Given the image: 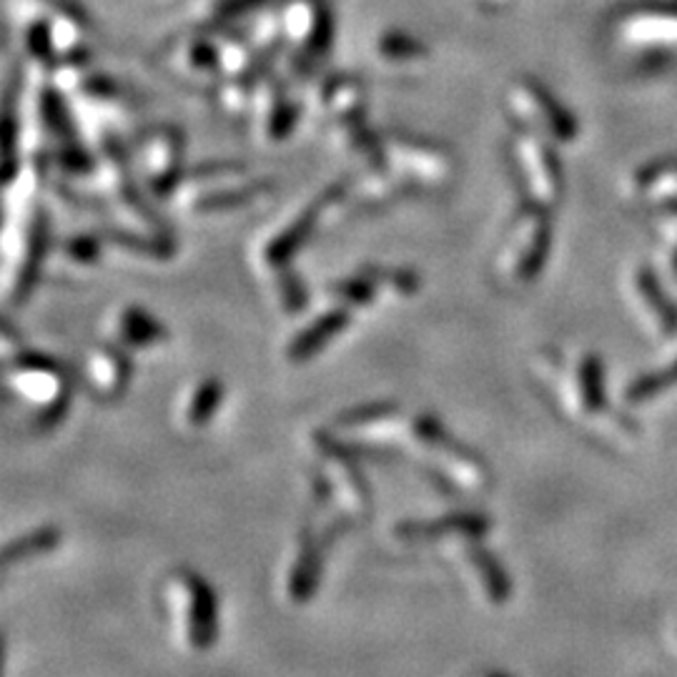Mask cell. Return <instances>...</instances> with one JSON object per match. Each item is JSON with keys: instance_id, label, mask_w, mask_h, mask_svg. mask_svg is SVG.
I'll return each mask as SVG.
<instances>
[{"instance_id": "obj_19", "label": "cell", "mask_w": 677, "mask_h": 677, "mask_svg": "<svg viewBox=\"0 0 677 677\" xmlns=\"http://www.w3.org/2000/svg\"><path fill=\"white\" fill-rule=\"evenodd\" d=\"M106 338L128 354L153 352L169 342L167 327L138 304H121L106 317Z\"/></svg>"}, {"instance_id": "obj_32", "label": "cell", "mask_w": 677, "mask_h": 677, "mask_svg": "<svg viewBox=\"0 0 677 677\" xmlns=\"http://www.w3.org/2000/svg\"><path fill=\"white\" fill-rule=\"evenodd\" d=\"M472 677H507V675H502V673H477Z\"/></svg>"}, {"instance_id": "obj_27", "label": "cell", "mask_w": 677, "mask_h": 677, "mask_svg": "<svg viewBox=\"0 0 677 677\" xmlns=\"http://www.w3.org/2000/svg\"><path fill=\"white\" fill-rule=\"evenodd\" d=\"M382 299H384L382 284H379L374 267L359 269L349 276L336 279V282L329 284L324 288V294H321V301L349 311L352 317L359 311H367L371 307H377V304Z\"/></svg>"}, {"instance_id": "obj_3", "label": "cell", "mask_w": 677, "mask_h": 677, "mask_svg": "<svg viewBox=\"0 0 677 677\" xmlns=\"http://www.w3.org/2000/svg\"><path fill=\"white\" fill-rule=\"evenodd\" d=\"M274 194L267 179H249L244 167L231 161H211L184 173L171 201L188 217H226Z\"/></svg>"}, {"instance_id": "obj_17", "label": "cell", "mask_w": 677, "mask_h": 677, "mask_svg": "<svg viewBox=\"0 0 677 677\" xmlns=\"http://www.w3.org/2000/svg\"><path fill=\"white\" fill-rule=\"evenodd\" d=\"M249 119L259 144L279 146L284 144L296 128L299 109H296V103L288 98L286 86L282 81L261 76L254 94Z\"/></svg>"}, {"instance_id": "obj_26", "label": "cell", "mask_w": 677, "mask_h": 677, "mask_svg": "<svg viewBox=\"0 0 677 677\" xmlns=\"http://www.w3.org/2000/svg\"><path fill=\"white\" fill-rule=\"evenodd\" d=\"M371 58L382 69L417 71L429 61V48L407 30L384 28L371 40Z\"/></svg>"}, {"instance_id": "obj_11", "label": "cell", "mask_w": 677, "mask_h": 677, "mask_svg": "<svg viewBox=\"0 0 677 677\" xmlns=\"http://www.w3.org/2000/svg\"><path fill=\"white\" fill-rule=\"evenodd\" d=\"M184 134L176 126H156L141 136L136 146L134 167L144 192L171 198L184 179Z\"/></svg>"}, {"instance_id": "obj_25", "label": "cell", "mask_w": 677, "mask_h": 677, "mask_svg": "<svg viewBox=\"0 0 677 677\" xmlns=\"http://www.w3.org/2000/svg\"><path fill=\"white\" fill-rule=\"evenodd\" d=\"M467 527H490V519L477 512H452V515L434 519H415V522H402L394 527V537L407 547H434L444 537L467 530Z\"/></svg>"}, {"instance_id": "obj_14", "label": "cell", "mask_w": 677, "mask_h": 677, "mask_svg": "<svg viewBox=\"0 0 677 677\" xmlns=\"http://www.w3.org/2000/svg\"><path fill=\"white\" fill-rule=\"evenodd\" d=\"M276 8L288 53L319 63L334 38V15L327 0H279Z\"/></svg>"}, {"instance_id": "obj_7", "label": "cell", "mask_w": 677, "mask_h": 677, "mask_svg": "<svg viewBox=\"0 0 677 677\" xmlns=\"http://www.w3.org/2000/svg\"><path fill=\"white\" fill-rule=\"evenodd\" d=\"M309 452L313 467L324 477L329 494H332L334 515L346 527L365 522L371 515V487L354 452L346 450L334 434L319 432V429L309 434Z\"/></svg>"}, {"instance_id": "obj_31", "label": "cell", "mask_w": 677, "mask_h": 677, "mask_svg": "<svg viewBox=\"0 0 677 677\" xmlns=\"http://www.w3.org/2000/svg\"><path fill=\"white\" fill-rule=\"evenodd\" d=\"M477 3L487 8H502L505 3H509V0H477Z\"/></svg>"}, {"instance_id": "obj_12", "label": "cell", "mask_w": 677, "mask_h": 677, "mask_svg": "<svg viewBox=\"0 0 677 677\" xmlns=\"http://www.w3.org/2000/svg\"><path fill=\"white\" fill-rule=\"evenodd\" d=\"M507 109L522 131L552 144H569L577 136L575 119L559 106L547 88L532 78H517L507 88Z\"/></svg>"}, {"instance_id": "obj_8", "label": "cell", "mask_w": 677, "mask_h": 677, "mask_svg": "<svg viewBox=\"0 0 677 677\" xmlns=\"http://www.w3.org/2000/svg\"><path fill=\"white\" fill-rule=\"evenodd\" d=\"M550 242V221L544 217L542 206L534 204L532 209L519 211L509 221L505 238H502L497 249V259H494V271H497L502 284H532L544 269V261H547Z\"/></svg>"}, {"instance_id": "obj_5", "label": "cell", "mask_w": 677, "mask_h": 677, "mask_svg": "<svg viewBox=\"0 0 677 677\" xmlns=\"http://www.w3.org/2000/svg\"><path fill=\"white\" fill-rule=\"evenodd\" d=\"M5 386L38 427H53L71 402V379L51 357L26 346L5 354Z\"/></svg>"}, {"instance_id": "obj_22", "label": "cell", "mask_w": 677, "mask_h": 677, "mask_svg": "<svg viewBox=\"0 0 677 677\" xmlns=\"http://www.w3.org/2000/svg\"><path fill=\"white\" fill-rule=\"evenodd\" d=\"M224 384L217 377H196L192 382L184 384L173 402V422L184 432H198V429L209 427V422L217 417L221 404H224Z\"/></svg>"}, {"instance_id": "obj_15", "label": "cell", "mask_w": 677, "mask_h": 677, "mask_svg": "<svg viewBox=\"0 0 677 677\" xmlns=\"http://www.w3.org/2000/svg\"><path fill=\"white\" fill-rule=\"evenodd\" d=\"M512 156H515L517 173L522 179L525 192L530 194L532 201L542 209H552L563 198V171H559L557 156L552 153L550 144L544 138L522 131L512 141Z\"/></svg>"}, {"instance_id": "obj_2", "label": "cell", "mask_w": 677, "mask_h": 677, "mask_svg": "<svg viewBox=\"0 0 677 677\" xmlns=\"http://www.w3.org/2000/svg\"><path fill=\"white\" fill-rule=\"evenodd\" d=\"M344 192L346 184L329 186L309 201L292 206L282 217L271 219L251 242V267L263 282L274 307L288 317L307 307V288L294 271L296 254L304 249V244L321 226V221L336 217V209H342Z\"/></svg>"}, {"instance_id": "obj_16", "label": "cell", "mask_w": 677, "mask_h": 677, "mask_svg": "<svg viewBox=\"0 0 677 677\" xmlns=\"http://www.w3.org/2000/svg\"><path fill=\"white\" fill-rule=\"evenodd\" d=\"M167 63L179 78L198 88H219L224 81L219 44L213 33L192 30L176 38L167 51Z\"/></svg>"}, {"instance_id": "obj_1", "label": "cell", "mask_w": 677, "mask_h": 677, "mask_svg": "<svg viewBox=\"0 0 677 677\" xmlns=\"http://www.w3.org/2000/svg\"><path fill=\"white\" fill-rule=\"evenodd\" d=\"M342 434L382 444L417 457L454 490L484 492L492 482L490 465L472 447L459 442L447 427L427 411H402L394 404H365L336 419Z\"/></svg>"}, {"instance_id": "obj_13", "label": "cell", "mask_w": 677, "mask_h": 677, "mask_svg": "<svg viewBox=\"0 0 677 677\" xmlns=\"http://www.w3.org/2000/svg\"><path fill=\"white\" fill-rule=\"evenodd\" d=\"M329 544L332 542L327 540L324 532L311 522L304 525L294 542L288 544L282 569H279V594L286 605H307L317 594Z\"/></svg>"}, {"instance_id": "obj_4", "label": "cell", "mask_w": 677, "mask_h": 677, "mask_svg": "<svg viewBox=\"0 0 677 677\" xmlns=\"http://www.w3.org/2000/svg\"><path fill=\"white\" fill-rule=\"evenodd\" d=\"M161 602L179 650L198 655L213 648L219 638V600L201 575L188 567L171 569L161 582Z\"/></svg>"}, {"instance_id": "obj_28", "label": "cell", "mask_w": 677, "mask_h": 677, "mask_svg": "<svg viewBox=\"0 0 677 677\" xmlns=\"http://www.w3.org/2000/svg\"><path fill=\"white\" fill-rule=\"evenodd\" d=\"M263 3L267 0H201L192 11V26L206 33L229 30L238 21H249L259 13Z\"/></svg>"}, {"instance_id": "obj_21", "label": "cell", "mask_w": 677, "mask_h": 677, "mask_svg": "<svg viewBox=\"0 0 677 677\" xmlns=\"http://www.w3.org/2000/svg\"><path fill=\"white\" fill-rule=\"evenodd\" d=\"M367 90L357 76L349 73H329L321 76L309 96V109L317 119H324L329 126L352 115L365 113Z\"/></svg>"}, {"instance_id": "obj_29", "label": "cell", "mask_w": 677, "mask_h": 677, "mask_svg": "<svg viewBox=\"0 0 677 677\" xmlns=\"http://www.w3.org/2000/svg\"><path fill=\"white\" fill-rule=\"evenodd\" d=\"M106 254H109V242L103 234H76L51 251L61 271H69V274L94 271Z\"/></svg>"}, {"instance_id": "obj_20", "label": "cell", "mask_w": 677, "mask_h": 677, "mask_svg": "<svg viewBox=\"0 0 677 677\" xmlns=\"http://www.w3.org/2000/svg\"><path fill=\"white\" fill-rule=\"evenodd\" d=\"M131 354L106 338L96 344L84 359V379L90 394L101 402H115L126 394L131 384Z\"/></svg>"}, {"instance_id": "obj_23", "label": "cell", "mask_w": 677, "mask_h": 677, "mask_svg": "<svg viewBox=\"0 0 677 677\" xmlns=\"http://www.w3.org/2000/svg\"><path fill=\"white\" fill-rule=\"evenodd\" d=\"M409 188L402 184L399 176L382 163V167L361 169V176H357L352 184H346L342 209L346 211H384L392 206L396 198H402Z\"/></svg>"}, {"instance_id": "obj_6", "label": "cell", "mask_w": 677, "mask_h": 677, "mask_svg": "<svg viewBox=\"0 0 677 677\" xmlns=\"http://www.w3.org/2000/svg\"><path fill=\"white\" fill-rule=\"evenodd\" d=\"M51 254L48 244V219L44 209L19 204L15 217L5 224L3 254V292L8 304H23L38 282L44 259Z\"/></svg>"}, {"instance_id": "obj_18", "label": "cell", "mask_w": 677, "mask_h": 677, "mask_svg": "<svg viewBox=\"0 0 677 677\" xmlns=\"http://www.w3.org/2000/svg\"><path fill=\"white\" fill-rule=\"evenodd\" d=\"M352 319L349 311L321 301V307L284 342V359L288 365H307L313 357H319L336 336L344 334Z\"/></svg>"}, {"instance_id": "obj_30", "label": "cell", "mask_w": 677, "mask_h": 677, "mask_svg": "<svg viewBox=\"0 0 677 677\" xmlns=\"http://www.w3.org/2000/svg\"><path fill=\"white\" fill-rule=\"evenodd\" d=\"M61 540L63 534L61 530H56V527H38V530L15 537L13 542L5 544L3 565L13 567L19 563H28L33 557L48 555V552H53L58 544H61Z\"/></svg>"}, {"instance_id": "obj_9", "label": "cell", "mask_w": 677, "mask_h": 677, "mask_svg": "<svg viewBox=\"0 0 677 677\" xmlns=\"http://www.w3.org/2000/svg\"><path fill=\"white\" fill-rule=\"evenodd\" d=\"M384 163L409 192H442L457 176L450 148L419 136H384Z\"/></svg>"}, {"instance_id": "obj_24", "label": "cell", "mask_w": 677, "mask_h": 677, "mask_svg": "<svg viewBox=\"0 0 677 677\" xmlns=\"http://www.w3.org/2000/svg\"><path fill=\"white\" fill-rule=\"evenodd\" d=\"M329 144L336 153L359 161L361 169L382 167L384 163V136L361 115H352L329 126Z\"/></svg>"}, {"instance_id": "obj_10", "label": "cell", "mask_w": 677, "mask_h": 677, "mask_svg": "<svg viewBox=\"0 0 677 677\" xmlns=\"http://www.w3.org/2000/svg\"><path fill=\"white\" fill-rule=\"evenodd\" d=\"M484 532V527L457 530L436 542L434 547H442L444 557L457 567L461 580L477 594V600L484 602L487 607H500L509 600V580L505 567L482 544Z\"/></svg>"}]
</instances>
